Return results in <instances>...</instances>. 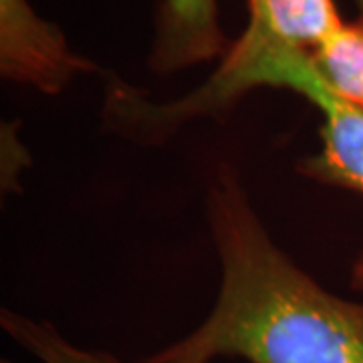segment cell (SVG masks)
I'll return each instance as SVG.
<instances>
[{
  "instance_id": "obj_7",
  "label": "cell",
  "mask_w": 363,
  "mask_h": 363,
  "mask_svg": "<svg viewBox=\"0 0 363 363\" xmlns=\"http://www.w3.org/2000/svg\"><path fill=\"white\" fill-rule=\"evenodd\" d=\"M4 331L43 363H123L111 353L83 350L65 339L51 323L35 321L21 313L4 309L0 315Z\"/></svg>"
},
{
  "instance_id": "obj_8",
  "label": "cell",
  "mask_w": 363,
  "mask_h": 363,
  "mask_svg": "<svg viewBox=\"0 0 363 363\" xmlns=\"http://www.w3.org/2000/svg\"><path fill=\"white\" fill-rule=\"evenodd\" d=\"M353 279H355V283L359 286H363V252L362 257L357 259L355 262V269H353Z\"/></svg>"
},
{
  "instance_id": "obj_3",
  "label": "cell",
  "mask_w": 363,
  "mask_h": 363,
  "mask_svg": "<svg viewBox=\"0 0 363 363\" xmlns=\"http://www.w3.org/2000/svg\"><path fill=\"white\" fill-rule=\"evenodd\" d=\"M309 57L289 55L274 61L262 87L295 91L323 116L321 150L303 160L298 169L313 180L363 194V111L325 85Z\"/></svg>"
},
{
  "instance_id": "obj_9",
  "label": "cell",
  "mask_w": 363,
  "mask_h": 363,
  "mask_svg": "<svg viewBox=\"0 0 363 363\" xmlns=\"http://www.w3.org/2000/svg\"><path fill=\"white\" fill-rule=\"evenodd\" d=\"M355 6H357V11H359V16H357V21H362V23H363V0H355Z\"/></svg>"
},
{
  "instance_id": "obj_5",
  "label": "cell",
  "mask_w": 363,
  "mask_h": 363,
  "mask_svg": "<svg viewBox=\"0 0 363 363\" xmlns=\"http://www.w3.org/2000/svg\"><path fill=\"white\" fill-rule=\"evenodd\" d=\"M228 51L222 33L218 0H162L157 6L154 43L147 67L172 75L208 63Z\"/></svg>"
},
{
  "instance_id": "obj_6",
  "label": "cell",
  "mask_w": 363,
  "mask_h": 363,
  "mask_svg": "<svg viewBox=\"0 0 363 363\" xmlns=\"http://www.w3.org/2000/svg\"><path fill=\"white\" fill-rule=\"evenodd\" d=\"M313 69L323 83L363 111V23H343L335 35L313 52Z\"/></svg>"
},
{
  "instance_id": "obj_2",
  "label": "cell",
  "mask_w": 363,
  "mask_h": 363,
  "mask_svg": "<svg viewBox=\"0 0 363 363\" xmlns=\"http://www.w3.org/2000/svg\"><path fill=\"white\" fill-rule=\"evenodd\" d=\"M247 4L245 33L228 47L220 67L184 97L152 104L125 83H116L107 95V113L117 130L154 142L188 121L220 116L248 91L262 87L274 61L313 55L345 23L333 0H247Z\"/></svg>"
},
{
  "instance_id": "obj_1",
  "label": "cell",
  "mask_w": 363,
  "mask_h": 363,
  "mask_svg": "<svg viewBox=\"0 0 363 363\" xmlns=\"http://www.w3.org/2000/svg\"><path fill=\"white\" fill-rule=\"evenodd\" d=\"M206 206L220 259L216 303L145 363H363V303L329 293L272 240L233 169L218 172Z\"/></svg>"
},
{
  "instance_id": "obj_4",
  "label": "cell",
  "mask_w": 363,
  "mask_h": 363,
  "mask_svg": "<svg viewBox=\"0 0 363 363\" xmlns=\"http://www.w3.org/2000/svg\"><path fill=\"white\" fill-rule=\"evenodd\" d=\"M93 71L97 65L73 51L61 26L28 0H0V73L6 81L59 95Z\"/></svg>"
}]
</instances>
